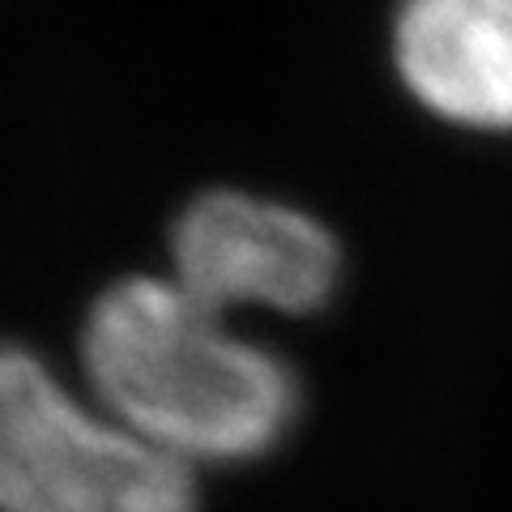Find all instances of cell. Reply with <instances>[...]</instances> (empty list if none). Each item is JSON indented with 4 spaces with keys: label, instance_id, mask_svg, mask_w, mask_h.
<instances>
[{
    "label": "cell",
    "instance_id": "obj_4",
    "mask_svg": "<svg viewBox=\"0 0 512 512\" xmlns=\"http://www.w3.org/2000/svg\"><path fill=\"white\" fill-rule=\"evenodd\" d=\"M393 64L431 116L512 133V0H402Z\"/></svg>",
    "mask_w": 512,
    "mask_h": 512
},
{
    "label": "cell",
    "instance_id": "obj_1",
    "mask_svg": "<svg viewBox=\"0 0 512 512\" xmlns=\"http://www.w3.org/2000/svg\"><path fill=\"white\" fill-rule=\"evenodd\" d=\"M82 359L116 423L184 466L269 457L303 410L286 359L231 333L222 312L180 282L107 286L86 312Z\"/></svg>",
    "mask_w": 512,
    "mask_h": 512
},
{
    "label": "cell",
    "instance_id": "obj_3",
    "mask_svg": "<svg viewBox=\"0 0 512 512\" xmlns=\"http://www.w3.org/2000/svg\"><path fill=\"white\" fill-rule=\"evenodd\" d=\"M175 282L210 308L316 312L342 282V248L308 210L239 188L192 197L171 227Z\"/></svg>",
    "mask_w": 512,
    "mask_h": 512
},
{
    "label": "cell",
    "instance_id": "obj_2",
    "mask_svg": "<svg viewBox=\"0 0 512 512\" xmlns=\"http://www.w3.org/2000/svg\"><path fill=\"white\" fill-rule=\"evenodd\" d=\"M0 512H197L184 461L77 406L35 350L0 342Z\"/></svg>",
    "mask_w": 512,
    "mask_h": 512
}]
</instances>
